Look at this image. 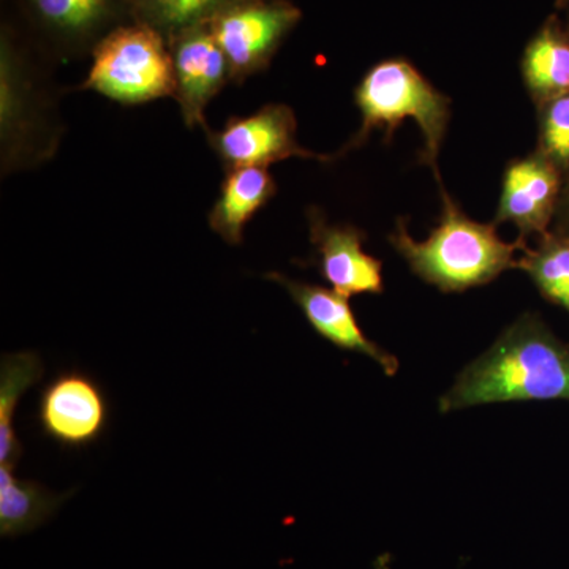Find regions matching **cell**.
I'll return each mask as SVG.
<instances>
[{
  "label": "cell",
  "instance_id": "6da1fadb",
  "mask_svg": "<svg viewBox=\"0 0 569 569\" xmlns=\"http://www.w3.org/2000/svg\"><path fill=\"white\" fill-rule=\"evenodd\" d=\"M519 400H569V346L538 316H522L440 397L441 413Z\"/></svg>",
  "mask_w": 569,
  "mask_h": 569
},
{
  "label": "cell",
  "instance_id": "7a4b0ae2",
  "mask_svg": "<svg viewBox=\"0 0 569 569\" xmlns=\"http://www.w3.org/2000/svg\"><path fill=\"white\" fill-rule=\"evenodd\" d=\"M440 194L443 212L426 241H415L402 219L397 220L395 233L389 236L396 252L419 279L443 293H462L518 268L516 253L529 247L526 241L505 242L496 224L475 222L460 211L443 186Z\"/></svg>",
  "mask_w": 569,
  "mask_h": 569
},
{
  "label": "cell",
  "instance_id": "3957f363",
  "mask_svg": "<svg viewBox=\"0 0 569 569\" xmlns=\"http://www.w3.org/2000/svg\"><path fill=\"white\" fill-rule=\"evenodd\" d=\"M61 122L44 77L24 37L2 22L0 32V156L2 173L50 160L61 141Z\"/></svg>",
  "mask_w": 569,
  "mask_h": 569
},
{
  "label": "cell",
  "instance_id": "277c9868",
  "mask_svg": "<svg viewBox=\"0 0 569 569\" xmlns=\"http://www.w3.org/2000/svg\"><path fill=\"white\" fill-rule=\"evenodd\" d=\"M355 102L361 111L359 132L348 141L342 153L361 148L373 129H381L387 141L406 119H415L421 129L425 149L421 162L432 168L438 183V156L451 118V99L433 88L406 59H388L367 71L355 91Z\"/></svg>",
  "mask_w": 569,
  "mask_h": 569
},
{
  "label": "cell",
  "instance_id": "5b68a950",
  "mask_svg": "<svg viewBox=\"0 0 569 569\" xmlns=\"http://www.w3.org/2000/svg\"><path fill=\"white\" fill-rule=\"evenodd\" d=\"M81 91L111 102L137 107L173 97V59L162 33L141 22H126L108 33L91 52Z\"/></svg>",
  "mask_w": 569,
  "mask_h": 569
},
{
  "label": "cell",
  "instance_id": "8992f818",
  "mask_svg": "<svg viewBox=\"0 0 569 569\" xmlns=\"http://www.w3.org/2000/svg\"><path fill=\"white\" fill-rule=\"evenodd\" d=\"M302 11L290 0H231L208 21L230 69L242 84L271 66Z\"/></svg>",
  "mask_w": 569,
  "mask_h": 569
},
{
  "label": "cell",
  "instance_id": "52a82bcc",
  "mask_svg": "<svg viewBox=\"0 0 569 569\" xmlns=\"http://www.w3.org/2000/svg\"><path fill=\"white\" fill-rule=\"evenodd\" d=\"M41 50L59 59L91 56L119 26L132 21L129 0H18Z\"/></svg>",
  "mask_w": 569,
  "mask_h": 569
},
{
  "label": "cell",
  "instance_id": "ba28073f",
  "mask_svg": "<svg viewBox=\"0 0 569 569\" xmlns=\"http://www.w3.org/2000/svg\"><path fill=\"white\" fill-rule=\"evenodd\" d=\"M204 133L224 171L268 168L291 157L336 160V156H321L299 144L295 111L283 103L264 104L249 116H231L222 129H208Z\"/></svg>",
  "mask_w": 569,
  "mask_h": 569
},
{
  "label": "cell",
  "instance_id": "9c48e42d",
  "mask_svg": "<svg viewBox=\"0 0 569 569\" xmlns=\"http://www.w3.org/2000/svg\"><path fill=\"white\" fill-rule=\"evenodd\" d=\"M111 421V403L102 385L81 370H63L48 381L37 400L41 436L63 449L80 451L102 440Z\"/></svg>",
  "mask_w": 569,
  "mask_h": 569
},
{
  "label": "cell",
  "instance_id": "30bf717a",
  "mask_svg": "<svg viewBox=\"0 0 569 569\" xmlns=\"http://www.w3.org/2000/svg\"><path fill=\"white\" fill-rule=\"evenodd\" d=\"M174 70V100L189 129H209L206 108L230 80L227 58L208 22L168 39Z\"/></svg>",
  "mask_w": 569,
  "mask_h": 569
},
{
  "label": "cell",
  "instance_id": "8fae6325",
  "mask_svg": "<svg viewBox=\"0 0 569 569\" xmlns=\"http://www.w3.org/2000/svg\"><path fill=\"white\" fill-rule=\"evenodd\" d=\"M563 173L541 152L509 162L503 174L496 222L515 223L519 239L545 236L559 206Z\"/></svg>",
  "mask_w": 569,
  "mask_h": 569
},
{
  "label": "cell",
  "instance_id": "7c38bea8",
  "mask_svg": "<svg viewBox=\"0 0 569 569\" xmlns=\"http://www.w3.org/2000/svg\"><path fill=\"white\" fill-rule=\"evenodd\" d=\"M310 241L316 247V266L337 293H383V263L365 250L366 233L353 224H332L318 209L309 213Z\"/></svg>",
  "mask_w": 569,
  "mask_h": 569
},
{
  "label": "cell",
  "instance_id": "4fadbf2b",
  "mask_svg": "<svg viewBox=\"0 0 569 569\" xmlns=\"http://www.w3.org/2000/svg\"><path fill=\"white\" fill-rule=\"evenodd\" d=\"M266 279L284 288L318 336L340 350L367 356L389 377H395L399 372V359L377 346L362 331L348 302L350 298L320 284L299 282L280 272H269Z\"/></svg>",
  "mask_w": 569,
  "mask_h": 569
},
{
  "label": "cell",
  "instance_id": "5bb4252c",
  "mask_svg": "<svg viewBox=\"0 0 569 569\" xmlns=\"http://www.w3.org/2000/svg\"><path fill=\"white\" fill-rule=\"evenodd\" d=\"M277 193V183L268 168L247 167L224 171L219 198L208 213L209 228L227 244L244 242L247 224Z\"/></svg>",
  "mask_w": 569,
  "mask_h": 569
},
{
  "label": "cell",
  "instance_id": "9a60e30c",
  "mask_svg": "<svg viewBox=\"0 0 569 569\" xmlns=\"http://www.w3.org/2000/svg\"><path fill=\"white\" fill-rule=\"evenodd\" d=\"M522 77L538 107L569 92V32L557 18H550L527 44Z\"/></svg>",
  "mask_w": 569,
  "mask_h": 569
},
{
  "label": "cell",
  "instance_id": "2e32d148",
  "mask_svg": "<svg viewBox=\"0 0 569 569\" xmlns=\"http://www.w3.org/2000/svg\"><path fill=\"white\" fill-rule=\"evenodd\" d=\"M71 492L54 493L40 482L17 478L0 466V537L17 538L47 523Z\"/></svg>",
  "mask_w": 569,
  "mask_h": 569
},
{
  "label": "cell",
  "instance_id": "e0dca14e",
  "mask_svg": "<svg viewBox=\"0 0 569 569\" xmlns=\"http://www.w3.org/2000/svg\"><path fill=\"white\" fill-rule=\"evenodd\" d=\"M43 362L36 351L6 353L0 359V466L14 468L22 445L14 432V411L29 388L43 377Z\"/></svg>",
  "mask_w": 569,
  "mask_h": 569
},
{
  "label": "cell",
  "instance_id": "ac0fdd59",
  "mask_svg": "<svg viewBox=\"0 0 569 569\" xmlns=\"http://www.w3.org/2000/svg\"><path fill=\"white\" fill-rule=\"evenodd\" d=\"M516 269L530 277L542 298L569 313V236H541L535 249L523 250Z\"/></svg>",
  "mask_w": 569,
  "mask_h": 569
},
{
  "label": "cell",
  "instance_id": "d6986e66",
  "mask_svg": "<svg viewBox=\"0 0 569 569\" xmlns=\"http://www.w3.org/2000/svg\"><path fill=\"white\" fill-rule=\"evenodd\" d=\"M132 21L162 33L164 39L211 20L231 0H129Z\"/></svg>",
  "mask_w": 569,
  "mask_h": 569
},
{
  "label": "cell",
  "instance_id": "ffe728a7",
  "mask_svg": "<svg viewBox=\"0 0 569 569\" xmlns=\"http://www.w3.org/2000/svg\"><path fill=\"white\" fill-rule=\"evenodd\" d=\"M538 151L556 164L563 174L569 173V92L538 107Z\"/></svg>",
  "mask_w": 569,
  "mask_h": 569
},
{
  "label": "cell",
  "instance_id": "44dd1931",
  "mask_svg": "<svg viewBox=\"0 0 569 569\" xmlns=\"http://www.w3.org/2000/svg\"><path fill=\"white\" fill-rule=\"evenodd\" d=\"M553 233L569 236V173L565 176L563 189H561L559 206H557L556 217H553Z\"/></svg>",
  "mask_w": 569,
  "mask_h": 569
},
{
  "label": "cell",
  "instance_id": "7402d4cb",
  "mask_svg": "<svg viewBox=\"0 0 569 569\" xmlns=\"http://www.w3.org/2000/svg\"><path fill=\"white\" fill-rule=\"evenodd\" d=\"M569 0H560V3H567Z\"/></svg>",
  "mask_w": 569,
  "mask_h": 569
}]
</instances>
